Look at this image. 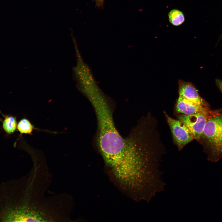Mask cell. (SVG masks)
Listing matches in <instances>:
<instances>
[{"instance_id": "1", "label": "cell", "mask_w": 222, "mask_h": 222, "mask_svg": "<svg viewBox=\"0 0 222 222\" xmlns=\"http://www.w3.org/2000/svg\"><path fill=\"white\" fill-rule=\"evenodd\" d=\"M112 109L103 107L96 111L98 150L114 183L126 186L145 179L154 166L156 149L150 131L141 122L126 137L115 126Z\"/></svg>"}, {"instance_id": "2", "label": "cell", "mask_w": 222, "mask_h": 222, "mask_svg": "<svg viewBox=\"0 0 222 222\" xmlns=\"http://www.w3.org/2000/svg\"><path fill=\"white\" fill-rule=\"evenodd\" d=\"M201 138L209 150L210 160L216 162L222 158V110L209 112Z\"/></svg>"}, {"instance_id": "3", "label": "cell", "mask_w": 222, "mask_h": 222, "mask_svg": "<svg viewBox=\"0 0 222 222\" xmlns=\"http://www.w3.org/2000/svg\"><path fill=\"white\" fill-rule=\"evenodd\" d=\"M165 116L171 129L175 143L179 150L195 139L194 137L187 126L179 120L170 117L166 112Z\"/></svg>"}, {"instance_id": "4", "label": "cell", "mask_w": 222, "mask_h": 222, "mask_svg": "<svg viewBox=\"0 0 222 222\" xmlns=\"http://www.w3.org/2000/svg\"><path fill=\"white\" fill-rule=\"evenodd\" d=\"M208 110L187 115L181 114L178 120L184 123L192 134L195 139L200 138L206 125L208 115Z\"/></svg>"}, {"instance_id": "5", "label": "cell", "mask_w": 222, "mask_h": 222, "mask_svg": "<svg viewBox=\"0 0 222 222\" xmlns=\"http://www.w3.org/2000/svg\"><path fill=\"white\" fill-rule=\"evenodd\" d=\"M179 96L196 105L206 106L204 101L200 96L197 90L191 83L179 80Z\"/></svg>"}, {"instance_id": "6", "label": "cell", "mask_w": 222, "mask_h": 222, "mask_svg": "<svg viewBox=\"0 0 222 222\" xmlns=\"http://www.w3.org/2000/svg\"><path fill=\"white\" fill-rule=\"evenodd\" d=\"M177 112L182 114L189 115L208 110L206 106L196 105L179 96L176 105Z\"/></svg>"}, {"instance_id": "7", "label": "cell", "mask_w": 222, "mask_h": 222, "mask_svg": "<svg viewBox=\"0 0 222 222\" xmlns=\"http://www.w3.org/2000/svg\"><path fill=\"white\" fill-rule=\"evenodd\" d=\"M169 22L175 26H179L185 22V17L183 12L176 9L171 10L168 14Z\"/></svg>"}, {"instance_id": "8", "label": "cell", "mask_w": 222, "mask_h": 222, "mask_svg": "<svg viewBox=\"0 0 222 222\" xmlns=\"http://www.w3.org/2000/svg\"><path fill=\"white\" fill-rule=\"evenodd\" d=\"M17 128L19 132L22 134L32 135L33 130L36 129L27 119L24 118L20 121L18 123Z\"/></svg>"}, {"instance_id": "9", "label": "cell", "mask_w": 222, "mask_h": 222, "mask_svg": "<svg viewBox=\"0 0 222 222\" xmlns=\"http://www.w3.org/2000/svg\"><path fill=\"white\" fill-rule=\"evenodd\" d=\"M16 118L13 116H7L3 122L2 126L5 131L8 134L14 133L17 126Z\"/></svg>"}, {"instance_id": "10", "label": "cell", "mask_w": 222, "mask_h": 222, "mask_svg": "<svg viewBox=\"0 0 222 222\" xmlns=\"http://www.w3.org/2000/svg\"><path fill=\"white\" fill-rule=\"evenodd\" d=\"M96 6L98 7H103L105 0H94Z\"/></svg>"}, {"instance_id": "11", "label": "cell", "mask_w": 222, "mask_h": 222, "mask_svg": "<svg viewBox=\"0 0 222 222\" xmlns=\"http://www.w3.org/2000/svg\"><path fill=\"white\" fill-rule=\"evenodd\" d=\"M216 84L222 92V80L216 79Z\"/></svg>"}]
</instances>
